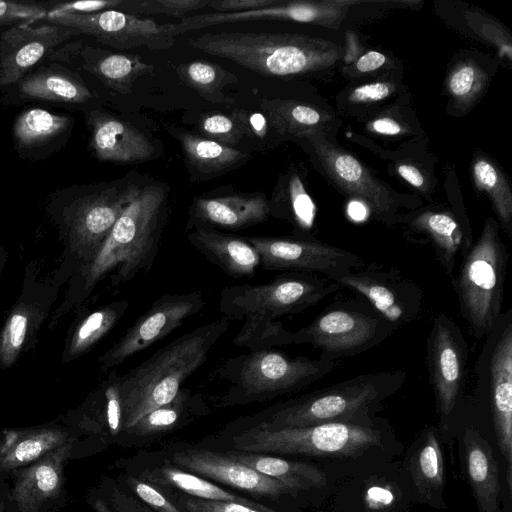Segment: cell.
I'll list each match as a JSON object with an SVG mask.
<instances>
[{"mask_svg":"<svg viewBox=\"0 0 512 512\" xmlns=\"http://www.w3.org/2000/svg\"><path fill=\"white\" fill-rule=\"evenodd\" d=\"M409 226L429 239L445 272L452 277L457 254H466L472 245L458 221L447 212L424 211L412 217Z\"/></svg>","mask_w":512,"mask_h":512,"instance_id":"cell-31","label":"cell"},{"mask_svg":"<svg viewBox=\"0 0 512 512\" xmlns=\"http://www.w3.org/2000/svg\"><path fill=\"white\" fill-rule=\"evenodd\" d=\"M28 326V318L24 312H15L8 320L2 335L1 357L9 364L23 345Z\"/></svg>","mask_w":512,"mask_h":512,"instance_id":"cell-45","label":"cell"},{"mask_svg":"<svg viewBox=\"0 0 512 512\" xmlns=\"http://www.w3.org/2000/svg\"><path fill=\"white\" fill-rule=\"evenodd\" d=\"M168 190L163 184L140 187L119 216L87 269V286L113 273L116 284L129 282L153 263L165 223Z\"/></svg>","mask_w":512,"mask_h":512,"instance_id":"cell-3","label":"cell"},{"mask_svg":"<svg viewBox=\"0 0 512 512\" xmlns=\"http://www.w3.org/2000/svg\"><path fill=\"white\" fill-rule=\"evenodd\" d=\"M45 19L70 29L75 35H86L116 49L147 47L153 50L169 49L174 44L169 23L159 24L119 10H105L90 14L48 12Z\"/></svg>","mask_w":512,"mask_h":512,"instance_id":"cell-11","label":"cell"},{"mask_svg":"<svg viewBox=\"0 0 512 512\" xmlns=\"http://www.w3.org/2000/svg\"><path fill=\"white\" fill-rule=\"evenodd\" d=\"M94 509L96 512H153L147 505L117 489L111 495V504L98 499L94 502Z\"/></svg>","mask_w":512,"mask_h":512,"instance_id":"cell-50","label":"cell"},{"mask_svg":"<svg viewBox=\"0 0 512 512\" xmlns=\"http://www.w3.org/2000/svg\"><path fill=\"white\" fill-rule=\"evenodd\" d=\"M329 279L361 295L394 328L410 324L420 313L422 290L393 270L363 265Z\"/></svg>","mask_w":512,"mask_h":512,"instance_id":"cell-12","label":"cell"},{"mask_svg":"<svg viewBox=\"0 0 512 512\" xmlns=\"http://www.w3.org/2000/svg\"><path fill=\"white\" fill-rule=\"evenodd\" d=\"M17 92L24 101L61 104H85L93 98L77 72L56 62L42 65L23 77L17 83Z\"/></svg>","mask_w":512,"mask_h":512,"instance_id":"cell-28","label":"cell"},{"mask_svg":"<svg viewBox=\"0 0 512 512\" xmlns=\"http://www.w3.org/2000/svg\"><path fill=\"white\" fill-rule=\"evenodd\" d=\"M172 461L190 472L255 495L277 499L297 494L285 483L233 460L226 453L190 449L175 452Z\"/></svg>","mask_w":512,"mask_h":512,"instance_id":"cell-20","label":"cell"},{"mask_svg":"<svg viewBox=\"0 0 512 512\" xmlns=\"http://www.w3.org/2000/svg\"><path fill=\"white\" fill-rule=\"evenodd\" d=\"M257 251L265 270L320 273L328 278L362 267L364 260L351 251L315 240L244 237Z\"/></svg>","mask_w":512,"mask_h":512,"instance_id":"cell-13","label":"cell"},{"mask_svg":"<svg viewBox=\"0 0 512 512\" xmlns=\"http://www.w3.org/2000/svg\"><path fill=\"white\" fill-rule=\"evenodd\" d=\"M511 311L503 324L490 354L489 379L494 430L505 463V484L512 494V322Z\"/></svg>","mask_w":512,"mask_h":512,"instance_id":"cell-19","label":"cell"},{"mask_svg":"<svg viewBox=\"0 0 512 512\" xmlns=\"http://www.w3.org/2000/svg\"><path fill=\"white\" fill-rule=\"evenodd\" d=\"M508 259L498 222L487 218L452 280L460 313L477 339L489 336L501 317Z\"/></svg>","mask_w":512,"mask_h":512,"instance_id":"cell-5","label":"cell"},{"mask_svg":"<svg viewBox=\"0 0 512 512\" xmlns=\"http://www.w3.org/2000/svg\"><path fill=\"white\" fill-rule=\"evenodd\" d=\"M395 91L392 82L377 81L355 87L348 99L352 103H372L387 98Z\"/></svg>","mask_w":512,"mask_h":512,"instance_id":"cell-51","label":"cell"},{"mask_svg":"<svg viewBox=\"0 0 512 512\" xmlns=\"http://www.w3.org/2000/svg\"><path fill=\"white\" fill-rule=\"evenodd\" d=\"M229 322L222 318L181 335L118 378L124 430L177 396L183 382L204 365Z\"/></svg>","mask_w":512,"mask_h":512,"instance_id":"cell-1","label":"cell"},{"mask_svg":"<svg viewBox=\"0 0 512 512\" xmlns=\"http://www.w3.org/2000/svg\"><path fill=\"white\" fill-rule=\"evenodd\" d=\"M49 8L40 3L0 1V26L34 23L46 17Z\"/></svg>","mask_w":512,"mask_h":512,"instance_id":"cell-44","label":"cell"},{"mask_svg":"<svg viewBox=\"0 0 512 512\" xmlns=\"http://www.w3.org/2000/svg\"><path fill=\"white\" fill-rule=\"evenodd\" d=\"M403 380L399 371L359 375L285 403L257 426L280 429L328 423L371 424L370 412Z\"/></svg>","mask_w":512,"mask_h":512,"instance_id":"cell-4","label":"cell"},{"mask_svg":"<svg viewBox=\"0 0 512 512\" xmlns=\"http://www.w3.org/2000/svg\"><path fill=\"white\" fill-rule=\"evenodd\" d=\"M268 205L270 216L288 220L295 228L306 231L313 226L315 206L296 172L280 177Z\"/></svg>","mask_w":512,"mask_h":512,"instance_id":"cell-36","label":"cell"},{"mask_svg":"<svg viewBox=\"0 0 512 512\" xmlns=\"http://www.w3.org/2000/svg\"><path fill=\"white\" fill-rule=\"evenodd\" d=\"M367 129L373 133L386 136H396L407 131L402 123L389 116L375 118L370 122Z\"/></svg>","mask_w":512,"mask_h":512,"instance_id":"cell-54","label":"cell"},{"mask_svg":"<svg viewBox=\"0 0 512 512\" xmlns=\"http://www.w3.org/2000/svg\"><path fill=\"white\" fill-rule=\"evenodd\" d=\"M179 78L202 98L213 103H232L224 89L237 83V76L209 61H190L175 67Z\"/></svg>","mask_w":512,"mask_h":512,"instance_id":"cell-37","label":"cell"},{"mask_svg":"<svg viewBox=\"0 0 512 512\" xmlns=\"http://www.w3.org/2000/svg\"><path fill=\"white\" fill-rule=\"evenodd\" d=\"M85 121L90 131V150L99 161L135 164L156 154L149 137L124 120L93 110L87 113Z\"/></svg>","mask_w":512,"mask_h":512,"instance_id":"cell-22","label":"cell"},{"mask_svg":"<svg viewBox=\"0 0 512 512\" xmlns=\"http://www.w3.org/2000/svg\"><path fill=\"white\" fill-rule=\"evenodd\" d=\"M106 420L112 435L123 429V404L119 390L118 378L105 390Z\"/></svg>","mask_w":512,"mask_h":512,"instance_id":"cell-47","label":"cell"},{"mask_svg":"<svg viewBox=\"0 0 512 512\" xmlns=\"http://www.w3.org/2000/svg\"><path fill=\"white\" fill-rule=\"evenodd\" d=\"M72 446V441L67 440L18 474L12 499L21 512H37L59 494Z\"/></svg>","mask_w":512,"mask_h":512,"instance_id":"cell-25","label":"cell"},{"mask_svg":"<svg viewBox=\"0 0 512 512\" xmlns=\"http://www.w3.org/2000/svg\"><path fill=\"white\" fill-rule=\"evenodd\" d=\"M381 443L371 424L328 423L314 426L264 429L251 427L233 437L237 451L319 457H348Z\"/></svg>","mask_w":512,"mask_h":512,"instance_id":"cell-8","label":"cell"},{"mask_svg":"<svg viewBox=\"0 0 512 512\" xmlns=\"http://www.w3.org/2000/svg\"><path fill=\"white\" fill-rule=\"evenodd\" d=\"M182 504L187 512H261L249 506L230 501L184 498Z\"/></svg>","mask_w":512,"mask_h":512,"instance_id":"cell-48","label":"cell"},{"mask_svg":"<svg viewBox=\"0 0 512 512\" xmlns=\"http://www.w3.org/2000/svg\"><path fill=\"white\" fill-rule=\"evenodd\" d=\"M407 468L421 501L437 509H446L443 453L434 427L425 429L410 446Z\"/></svg>","mask_w":512,"mask_h":512,"instance_id":"cell-30","label":"cell"},{"mask_svg":"<svg viewBox=\"0 0 512 512\" xmlns=\"http://www.w3.org/2000/svg\"><path fill=\"white\" fill-rule=\"evenodd\" d=\"M123 0H94L57 3L49 8L50 13L90 14L120 7Z\"/></svg>","mask_w":512,"mask_h":512,"instance_id":"cell-49","label":"cell"},{"mask_svg":"<svg viewBox=\"0 0 512 512\" xmlns=\"http://www.w3.org/2000/svg\"><path fill=\"white\" fill-rule=\"evenodd\" d=\"M268 199L261 192H235L196 197L189 210L187 229L195 227L245 229L268 219Z\"/></svg>","mask_w":512,"mask_h":512,"instance_id":"cell-23","label":"cell"},{"mask_svg":"<svg viewBox=\"0 0 512 512\" xmlns=\"http://www.w3.org/2000/svg\"><path fill=\"white\" fill-rule=\"evenodd\" d=\"M394 329L376 311L335 305L292 332L293 344H311L322 351L321 356L336 361L374 347Z\"/></svg>","mask_w":512,"mask_h":512,"instance_id":"cell-10","label":"cell"},{"mask_svg":"<svg viewBox=\"0 0 512 512\" xmlns=\"http://www.w3.org/2000/svg\"><path fill=\"white\" fill-rule=\"evenodd\" d=\"M260 108L269 127L282 136L302 137L309 132H323L332 119L327 112L294 100L263 99Z\"/></svg>","mask_w":512,"mask_h":512,"instance_id":"cell-34","label":"cell"},{"mask_svg":"<svg viewBox=\"0 0 512 512\" xmlns=\"http://www.w3.org/2000/svg\"><path fill=\"white\" fill-rule=\"evenodd\" d=\"M187 239L206 259L229 276H252L260 266L257 251L243 237L215 228L195 227L187 234Z\"/></svg>","mask_w":512,"mask_h":512,"instance_id":"cell-27","label":"cell"},{"mask_svg":"<svg viewBox=\"0 0 512 512\" xmlns=\"http://www.w3.org/2000/svg\"><path fill=\"white\" fill-rule=\"evenodd\" d=\"M301 138L307 139L323 170L341 190L368 206L384 223L394 222L395 196L358 159L328 142L323 132H309Z\"/></svg>","mask_w":512,"mask_h":512,"instance_id":"cell-14","label":"cell"},{"mask_svg":"<svg viewBox=\"0 0 512 512\" xmlns=\"http://www.w3.org/2000/svg\"><path fill=\"white\" fill-rule=\"evenodd\" d=\"M397 172L401 178L413 187L424 191L426 180L422 172L414 165L401 163L397 166Z\"/></svg>","mask_w":512,"mask_h":512,"instance_id":"cell-56","label":"cell"},{"mask_svg":"<svg viewBox=\"0 0 512 512\" xmlns=\"http://www.w3.org/2000/svg\"><path fill=\"white\" fill-rule=\"evenodd\" d=\"M129 304V301L122 300L88 315L77 328L71 345L72 352L88 348L105 335L124 315Z\"/></svg>","mask_w":512,"mask_h":512,"instance_id":"cell-39","label":"cell"},{"mask_svg":"<svg viewBox=\"0 0 512 512\" xmlns=\"http://www.w3.org/2000/svg\"><path fill=\"white\" fill-rule=\"evenodd\" d=\"M336 365L335 360L323 356L291 358L264 349L229 360L219 373L231 384L225 402L241 404L302 389L329 374Z\"/></svg>","mask_w":512,"mask_h":512,"instance_id":"cell-6","label":"cell"},{"mask_svg":"<svg viewBox=\"0 0 512 512\" xmlns=\"http://www.w3.org/2000/svg\"><path fill=\"white\" fill-rule=\"evenodd\" d=\"M205 305L201 291L167 293L154 300L119 341L103 356L107 367L119 365L127 358L148 348L198 313Z\"/></svg>","mask_w":512,"mask_h":512,"instance_id":"cell-16","label":"cell"},{"mask_svg":"<svg viewBox=\"0 0 512 512\" xmlns=\"http://www.w3.org/2000/svg\"><path fill=\"white\" fill-rule=\"evenodd\" d=\"M191 397L189 390L181 389L172 401L151 410L127 431L137 436H148L171 430L181 420Z\"/></svg>","mask_w":512,"mask_h":512,"instance_id":"cell-41","label":"cell"},{"mask_svg":"<svg viewBox=\"0 0 512 512\" xmlns=\"http://www.w3.org/2000/svg\"><path fill=\"white\" fill-rule=\"evenodd\" d=\"M198 130L201 136L233 148L245 137L233 112L230 115L220 112L202 115L198 122Z\"/></svg>","mask_w":512,"mask_h":512,"instance_id":"cell-43","label":"cell"},{"mask_svg":"<svg viewBox=\"0 0 512 512\" xmlns=\"http://www.w3.org/2000/svg\"><path fill=\"white\" fill-rule=\"evenodd\" d=\"M487 74L473 61H462L451 70L446 86L457 105H471L483 92L487 84Z\"/></svg>","mask_w":512,"mask_h":512,"instance_id":"cell-40","label":"cell"},{"mask_svg":"<svg viewBox=\"0 0 512 512\" xmlns=\"http://www.w3.org/2000/svg\"><path fill=\"white\" fill-rule=\"evenodd\" d=\"M188 44L267 77L300 75L329 68L343 53L333 42L290 33L221 31L192 37Z\"/></svg>","mask_w":512,"mask_h":512,"instance_id":"cell-2","label":"cell"},{"mask_svg":"<svg viewBox=\"0 0 512 512\" xmlns=\"http://www.w3.org/2000/svg\"><path fill=\"white\" fill-rule=\"evenodd\" d=\"M463 459L479 512H503L499 466L491 445L474 428L465 430Z\"/></svg>","mask_w":512,"mask_h":512,"instance_id":"cell-26","label":"cell"},{"mask_svg":"<svg viewBox=\"0 0 512 512\" xmlns=\"http://www.w3.org/2000/svg\"><path fill=\"white\" fill-rule=\"evenodd\" d=\"M386 60L387 58L383 53L371 50L361 55L357 59L355 66L359 72L367 73L383 66Z\"/></svg>","mask_w":512,"mask_h":512,"instance_id":"cell-55","label":"cell"},{"mask_svg":"<svg viewBox=\"0 0 512 512\" xmlns=\"http://www.w3.org/2000/svg\"><path fill=\"white\" fill-rule=\"evenodd\" d=\"M166 130L179 142L188 171L195 181L220 176L245 164L250 155L193 134L172 124H165Z\"/></svg>","mask_w":512,"mask_h":512,"instance_id":"cell-29","label":"cell"},{"mask_svg":"<svg viewBox=\"0 0 512 512\" xmlns=\"http://www.w3.org/2000/svg\"><path fill=\"white\" fill-rule=\"evenodd\" d=\"M226 454L239 463L285 483L296 492L321 488L326 484L324 472L308 463L290 461L263 453L237 450Z\"/></svg>","mask_w":512,"mask_h":512,"instance_id":"cell-32","label":"cell"},{"mask_svg":"<svg viewBox=\"0 0 512 512\" xmlns=\"http://www.w3.org/2000/svg\"><path fill=\"white\" fill-rule=\"evenodd\" d=\"M468 346L460 328L447 315L433 319L427 340V365L438 412L448 417L463 388Z\"/></svg>","mask_w":512,"mask_h":512,"instance_id":"cell-15","label":"cell"},{"mask_svg":"<svg viewBox=\"0 0 512 512\" xmlns=\"http://www.w3.org/2000/svg\"><path fill=\"white\" fill-rule=\"evenodd\" d=\"M127 483L130 489L152 510L156 512H183L149 482L129 476Z\"/></svg>","mask_w":512,"mask_h":512,"instance_id":"cell-46","label":"cell"},{"mask_svg":"<svg viewBox=\"0 0 512 512\" xmlns=\"http://www.w3.org/2000/svg\"><path fill=\"white\" fill-rule=\"evenodd\" d=\"M239 121L245 136H255L263 139L268 132L269 124L261 112H247L243 109L233 111Z\"/></svg>","mask_w":512,"mask_h":512,"instance_id":"cell-53","label":"cell"},{"mask_svg":"<svg viewBox=\"0 0 512 512\" xmlns=\"http://www.w3.org/2000/svg\"><path fill=\"white\" fill-rule=\"evenodd\" d=\"M347 11L348 7L342 0H280L272 6L247 12L192 14L169 23V27L173 37L215 25L255 20L292 21L338 28Z\"/></svg>","mask_w":512,"mask_h":512,"instance_id":"cell-17","label":"cell"},{"mask_svg":"<svg viewBox=\"0 0 512 512\" xmlns=\"http://www.w3.org/2000/svg\"><path fill=\"white\" fill-rule=\"evenodd\" d=\"M22 23L0 36V85L17 84L57 48L75 34L68 28L48 22L33 26Z\"/></svg>","mask_w":512,"mask_h":512,"instance_id":"cell-18","label":"cell"},{"mask_svg":"<svg viewBox=\"0 0 512 512\" xmlns=\"http://www.w3.org/2000/svg\"><path fill=\"white\" fill-rule=\"evenodd\" d=\"M280 0H211L207 8L216 13H239L277 4Z\"/></svg>","mask_w":512,"mask_h":512,"instance_id":"cell-52","label":"cell"},{"mask_svg":"<svg viewBox=\"0 0 512 512\" xmlns=\"http://www.w3.org/2000/svg\"><path fill=\"white\" fill-rule=\"evenodd\" d=\"M67 441L60 430H8L0 439V468L13 470L40 459Z\"/></svg>","mask_w":512,"mask_h":512,"instance_id":"cell-33","label":"cell"},{"mask_svg":"<svg viewBox=\"0 0 512 512\" xmlns=\"http://www.w3.org/2000/svg\"><path fill=\"white\" fill-rule=\"evenodd\" d=\"M140 184L128 175L110 182L74 184L55 191L52 202L61 207L71 233L93 259Z\"/></svg>","mask_w":512,"mask_h":512,"instance_id":"cell-9","label":"cell"},{"mask_svg":"<svg viewBox=\"0 0 512 512\" xmlns=\"http://www.w3.org/2000/svg\"><path fill=\"white\" fill-rule=\"evenodd\" d=\"M471 171L476 188L487 194L501 227L512 238V192L504 174L483 157L473 161Z\"/></svg>","mask_w":512,"mask_h":512,"instance_id":"cell-38","label":"cell"},{"mask_svg":"<svg viewBox=\"0 0 512 512\" xmlns=\"http://www.w3.org/2000/svg\"><path fill=\"white\" fill-rule=\"evenodd\" d=\"M142 479L151 483L177 488L195 498L213 501L237 502L261 512H275L272 509L230 493L212 482L173 466H162L142 474Z\"/></svg>","mask_w":512,"mask_h":512,"instance_id":"cell-35","label":"cell"},{"mask_svg":"<svg viewBox=\"0 0 512 512\" xmlns=\"http://www.w3.org/2000/svg\"><path fill=\"white\" fill-rule=\"evenodd\" d=\"M49 58L94 75L105 86L122 95L131 94L134 82L154 70V66L139 55L114 53L79 41L64 45Z\"/></svg>","mask_w":512,"mask_h":512,"instance_id":"cell-21","label":"cell"},{"mask_svg":"<svg viewBox=\"0 0 512 512\" xmlns=\"http://www.w3.org/2000/svg\"><path fill=\"white\" fill-rule=\"evenodd\" d=\"M74 118L41 108L22 111L12 127L14 148L21 158L42 160L67 142Z\"/></svg>","mask_w":512,"mask_h":512,"instance_id":"cell-24","label":"cell"},{"mask_svg":"<svg viewBox=\"0 0 512 512\" xmlns=\"http://www.w3.org/2000/svg\"><path fill=\"white\" fill-rule=\"evenodd\" d=\"M211 0H123V12L138 15H164L180 20L207 8Z\"/></svg>","mask_w":512,"mask_h":512,"instance_id":"cell-42","label":"cell"},{"mask_svg":"<svg viewBox=\"0 0 512 512\" xmlns=\"http://www.w3.org/2000/svg\"><path fill=\"white\" fill-rule=\"evenodd\" d=\"M340 288L324 275L288 272L268 283L222 289L219 308L228 320L273 321L299 313Z\"/></svg>","mask_w":512,"mask_h":512,"instance_id":"cell-7","label":"cell"}]
</instances>
